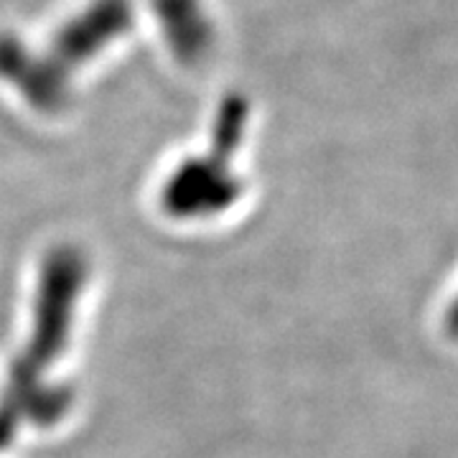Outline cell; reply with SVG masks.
I'll use <instances>...</instances> for the list:
<instances>
[{"label": "cell", "instance_id": "6da1fadb", "mask_svg": "<svg viewBox=\"0 0 458 458\" xmlns=\"http://www.w3.org/2000/svg\"><path fill=\"white\" fill-rule=\"evenodd\" d=\"M250 99L232 92L222 99L212 128V150L186 161L165 186V204L181 214L212 212L237 197L240 183L229 171V158L242 143Z\"/></svg>", "mask_w": 458, "mask_h": 458}, {"label": "cell", "instance_id": "7a4b0ae2", "mask_svg": "<svg viewBox=\"0 0 458 458\" xmlns=\"http://www.w3.org/2000/svg\"><path fill=\"white\" fill-rule=\"evenodd\" d=\"M131 0H89L77 16L59 26L44 54L69 80L77 69L98 59L120 36L131 31Z\"/></svg>", "mask_w": 458, "mask_h": 458}, {"label": "cell", "instance_id": "3957f363", "mask_svg": "<svg viewBox=\"0 0 458 458\" xmlns=\"http://www.w3.org/2000/svg\"><path fill=\"white\" fill-rule=\"evenodd\" d=\"M0 80L13 84L41 113H59L69 99V80L44 51L31 49L13 33H0Z\"/></svg>", "mask_w": 458, "mask_h": 458}, {"label": "cell", "instance_id": "277c9868", "mask_svg": "<svg viewBox=\"0 0 458 458\" xmlns=\"http://www.w3.org/2000/svg\"><path fill=\"white\" fill-rule=\"evenodd\" d=\"M165 47L183 66L201 64L214 47V23L204 0H150Z\"/></svg>", "mask_w": 458, "mask_h": 458}]
</instances>
